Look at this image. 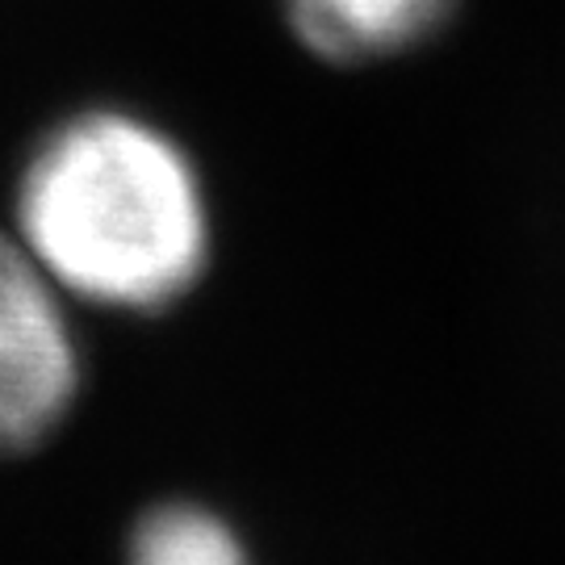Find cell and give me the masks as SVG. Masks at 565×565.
<instances>
[{
  "instance_id": "7a4b0ae2",
  "label": "cell",
  "mask_w": 565,
  "mask_h": 565,
  "mask_svg": "<svg viewBox=\"0 0 565 565\" xmlns=\"http://www.w3.org/2000/svg\"><path fill=\"white\" fill-rule=\"evenodd\" d=\"M76 343L18 239L0 235V457L34 448L76 398Z\"/></svg>"
},
{
  "instance_id": "6da1fadb",
  "label": "cell",
  "mask_w": 565,
  "mask_h": 565,
  "mask_svg": "<svg viewBox=\"0 0 565 565\" xmlns=\"http://www.w3.org/2000/svg\"><path fill=\"white\" fill-rule=\"evenodd\" d=\"M18 235L42 277L118 310H156L202 277L210 214L177 142L130 114L46 135L18 189Z\"/></svg>"
},
{
  "instance_id": "3957f363",
  "label": "cell",
  "mask_w": 565,
  "mask_h": 565,
  "mask_svg": "<svg viewBox=\"0 0 565 565\" xmlns=\"http://www.w3.org/2000/svg\"><path fill=\"white\" fill-rule=\"evenodd\" d=\"M452 9L457 0H285L298 39L331 63H373L415 51Z\"/></svg>"
},
{
  "instance_id": "277c9868",
  "label": "cell",
  "mask_w": 565,
  "mask_h": 565,
  "mask_svg": "<svg viewBox=\"0 0 565 565\" xmlns=\"http://www.w3.org/2000/svg\"><path fill=\"white\" fill-rule=\"evenodd\" d=\"M130 565H252V548L226 515L202 503L151 507L130 532Z\"/></svg>"
}]
</instances>
